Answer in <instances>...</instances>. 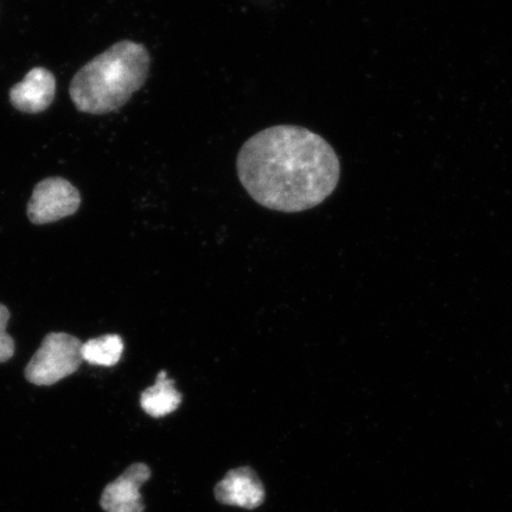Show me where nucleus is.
<instances>
[{"mask_svg": "<svg viewBox=\"0 0 512 512\" xmlns=\"http://www.w3.org/2000/svg\"><path fill=\"white\" fill-rule=\"evenodd\" d=\"M82 342L79 338L54 332L49 334L25 369L27 380L36 386H51L80 368Z\"/></svg>", "mask_w": 512, "mask_h": 512, "instance_id": "3", "label": "nucleus"}, {"mask_svg": "<svg viewBox=\"0 0 512 512\" xmlns=\"http://www.w3.org/2000/svg\"><path fill=\"white\" fill-rule=\"evenodd\" d=\"M181 403L182 395L165 371H160L155 386L147 388L140 399L144 412L152 418H163L174 413Z\"/></svg>", "mask_w": 512, "mask_h": 512, "instance_id": "8", "label": "nucleus"}, {"mask_svg": "<svg viewBox=\"0 0 512 512\" xmlns=\"http://www.w3.org/2000/svg\"><path fill=\"white\" fill-rule=\"evenodd\" d=\"M10 312L8 307L0 304V363L9 361L15 354L14 339L6 332L9 324Z\"/></svg>", "mask_w": 512, "mask_h": 512, "instance_id": "10", "label": "nucleus"}, {"mask_svg": "<svg viewBox=\"0 0 512 512\" xmlns=\"http://www.w3.org/2000/svg\"><path fill=\"white\" fill-rule=\"evenodd\" d=\"M242 187L261 207L302 213L334 194L341 162L319 134L296 125H277L249 138L236 158Z\"/></svg>", "mask_w": 512, "mask_h": 512, "instance_id": "1", "label": "nucleus"}, {"mask_svg": "<svg viewBox=\"0 0 512 512\" xmlns=\"http://www.w3.org/2000/svg\"><path fill=\"white\" fill-rule=\"evenodd\" d=\"M151 477L149 466L134 464L117 480L106 486L101 497V507L106 512H144L140 488Z\"/></svg>", "mask_w": 512, "mask_h": 512, "instance_id": "5", "label": "nucleus"}, {"mask_svg": "<svg viewBox=\"0 0 512 512\" xmlns=\"http://www.w3.org/2000/svg\"><path fill=\"white\" fill-rule=\"evenodd\" d=\"M124 352V341L118 335H106L82 343V360L93 366L113 367Z\"/></svg>", "mask_w": 512, "mask_h": 512, "instance_id": "9", "label": "nucleus"}, {"mask_svg": "<svg viewBox=\"0 0 512 512\" xmlns=\"http://www.w3.org/2000/svg\"><path fill=\"white\" fill-rule=\"evenodd\" d=\"M56 80L53 73L44 68H34L10 91L12 106L18 111L36 114L46 111L55 99Z\"/></svg>", "mask_w": 512, "mask_h": 512, "instance_id": "6", "label": "nucleus"}, {"mask_svg": "<svg viewBox=\"0 0 512 512\" xmlns=\"http://www.w3.org/2000/svg\"><path fill=\"white\" fill-rule=\"evenodd\" d=\"M81 196L66 179L53 177L38 183L28 204L32 223L47 224L72 216L79 210Z\"/></svg>", "mask_w": 512, "mask_h": 512, "instance_id": "4", "label": "nucleus"}, {"mask_svg": "<svg viewBox=\"0 0 512 512\" xmlns=\"http://www.w3.org/2000/svg\"><path fill=\"white\" fill-rule=\"evenodd\" d=\"M150 67L151 56L143 44L121 41L76 73L70 98L83 113L117 111L145 85Z\"/></svg>", "mask_w": 512, "mask_h": 512, "instance_id": "2", "label": "nucleus"}, {"mask_svg": "<svg viewBox=\"0 0 512 512\" xmlns=\"http://www.w3.org/2000/svg\"><path fill=\"white\" fill-rule=\"evenodd\" d=\"M217 501L245 509H256L265 501L264 485L258 475L249 467L229 471L216 485Z\"/></svg>", "mask_w": 512, "mask_h": 512, "instance_id": "7", "label": "nucleus"}]
</instances>
